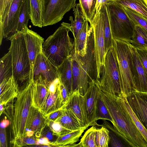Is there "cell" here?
Masks as SVG:
<instances>
[{
  "label": "cell",
  "instance_id": "cell-38",
  "mask_svg": "<svg viewBox=\"0 0 147 147\" xmlns=\"http://www.w3.org/2000/svg\"><path fill=\"white\" fill-rule=\"evenodd\" d=\"M99 119L108 120L112 123H113L110 115L100 96L98 99L97 116V120Z\"/></svg>",
  "mask_w": 147,
  "mask_h": 147
},
{
  "label": "cell",
  "instance_id": "cell-42",
  "mask_svg": "<svg viewBox=\"0 0 147 147\" xmlns=\"http://www.w3.org/2000/svg\"><path fill=\"white\" fill-rule=\"evenodd\" d=\"M58 137L54 134L53 132L47 124L42 129L39 138L44 137L47 138L53 146V144L56 141Z\"/></svg>",
  "mask_w": 147,
  "mask_h": 147
},
{
  "label": "cell",
  "instance_id": "cell-8",
  "mask_svg": "<svg viewBox=\"0 0 147 147\" xmlns=\"http://www.w3.org/2000/svg\"><path fill=\"white\" fill-rule=\"evenodd\" d=\"M99 84L101 90L108 92L116 94L121 92L120 73L113 47L106 54L104 64L101 70Z\"/></svg>",
  "mask_w": 147,
  "mask_h": 147
},
{
  "label": "cell",
  "instance_id": "cell-41",
  "mask_svg": "<svg viewBox=\"0 0 147 147\" xmlns=\"http://www.w3.org/2000/svg\"><path fill=\"white\" fill-rule=\"evenodd\" d=\"M13 0H0V24L7 15Z\"/></svg>",
  "mask_w": 147,
  "mask_h": 147
},
{
  "label": "cell",
  "instance_id": "cell-2",
  "mask_svg": "<svg viewBox=\"0 0 147 147\" xmlns=\"http://www.w3.org/2000/svg\"><path fill=\"white\" fill-rule=\"evenodd\" d=\"M73 91L78 90L84 95L89 87V82L99 81L97 78L95 55L94 32L90 26L87 39L86 53L82 57L73 52L71 57Z\"/></svg>",
  "mask_w": 147,
  "mask_h": 147
},
{
  "label": "cell",
  "instance_id": "cell-31",
  "mask_svg": "<svg viewBox=\"0 0 147 147\" xmlns=\"http://www.w3.org/2000/svg\"><path fill=\"white\" fill-rule=\"evenodd\" d=\"M0 82L9 80L13 77V69L10 52L9 51L0 59Z\"/></svg>",
  "mask_w": 147,
  "mask_h": 147
},
{
  "label": "cell",
  "instance_id": "cell-25",
  "mask_svg": "<svg viewBox=\"0 0 147 147\" xmlns=\"http://www.w3.org/2000/svg\"><path fill=\"white\" fill-rule=\"evenodd\" d=\"M88 128L84 127L59 136L53 144V146L73 147L79 140L84 131Z\"/></svg>",
  "mask_w": 147,
  "mask_h": 147
},
{
  "label": "cell",
  "instance_id": "cell-22",
  "mask_svg": "<svg viewBox=\"0 0 147 147\" xmlns=\"http://www.w3.org/2000/svg\"><path fill=\"white\" fill-rule=\"evenodd\" d=\"M75 19L73 20V17L70 16L69 20L71 24L63 22L61 25L64 26L68 28L73 33L74 40H75L79 34L84 22L85 19L82 15L80 5L78 3H76L73 8Z\"/></svg>",
  "mask_w": 147,
  "mask_h": 147
},
{
  "label": "cell",
  "instance_id": "cell-5",
  "mask_svg": "<svg viewBox=\"0 0 147 147\" xmlns=\"http://www.w3.org/2000/svg\"><path fill=\"white\" fill-rule=\"evenodd\" d=\"M113 47L120 70L121 81V93L126 96L136 91L134 80L135 72L131 43L113 39Z\"/></svg>",
  "mask_w": 147,
  "mask_h": 147
},
{
  "label": "cell",
  "instance_id": "cell-39",
  "mask_svg": "<svg viewBox=\"0 0 147 147\" xmlns=\"http://www.w3.org/2000/svg\"><path fill=\"white\" fill-rule=\"evenodd\" d=\"M47 122V125L53 132L54 134L57 136L72 131L65 128L58 122L53 121Z\"/></svg>",
  "mask_w": 147,
  "mask_h": 147
},
{
  "label": "cell",
  "instance_id": "cell-50",
  "mask_svg": "<svg viewBox=\"0 0 147 147\" xmlns=\"http://www.w3.org/2000/svg\"><path fill=\"white\" fill-rule=\"evenodd\" d=\"M108 0V1H113V0Z\"/></svg>",
  "mask_w": 147,
  "mask_h": 147
},
{
  "label": "cell",
  "instance_id": "cell-51",
  "mask_svg": "<svg viewBox=\"0 0 147 147\" xmlns=\"http://www.w3.org/2000/svg\"><path fill=\"white\" fill-rule=\"evenodd\" d=\"M145 94H146L147 95V92H143Z\"/></svg>",
  "mask_w": 147,
  "mask_h": 147
},
{
  "label": "cell",
  "instance_id": "cell-9",
  "mask_svg": "<svg viewBox=\"0 0 147 147\" xmlns=\"http://www.w3.org/2000/svg\"><path fill=\"white\" fill-rule=\"evenodd\" d=\"M31 76L34 83L43 84L48 87L53 81L60 77L57 67L42 51L36 58Z\"/></svg>",
  "mask_w": 147,
  "mask_h": 147
},
{
  "label": "cell",
  "instance_id": "cell-33",
  "mask_svg": "<svg viewBox=\"0 0 147 147\" xmlns=\"http://www.w3.org/2000/svg\"><path fill=\"white\" fill-rule=\"evenodd\" d=\"M96 0H79V5L82 15L91 24L96 13Z\"/></svg>",
  "mask_w": 147,
  "mask_h": 147
},
{
  "label": "cell",
  "instance_id": "cell-4",
  "mask_svg": "<svg viewBox=\"0 0 147 147\" xmlns=\"http://www.w3.org/2000/svg\"><path fill=\"white\" fill-rule=\"evenodd\" d=\"M70 31L67 27L61 25L43 44L42 52L57 67L71 57L74 51V42L69 35Z\"/></svg>",
  "mask_w": 147,
  "mask_h": 147
},
{
  "label": "cell",
  "instance_id": "cell-12",
  "mask_svg": "<svg viewBox=\"0 0 147 147\" xmlns=\"http://www.w3.org/2000/svg\"><path fill=\"white\" fill-rule=\"evenodd\" d=\"M24 1L13 0L7 15L0 24L1 42L3 37L9 40L17 32L20 15Z\"/></svg>",
  "mask_w": 147,
  "mask_h": 147
},
{
  "label": "cell",
  "instance_id": "cell-6",
  "mask_svg": "<svg viewBox=\"0 0 147 147\" xmlns=\"http://www.w3.org/2000/svg\"><path fill=\"white\" fill-rule=\"evenodd\" d=\"M33 81L25 88L19 91L14 104L13 116L10 122L13 144L17 140L26 136V125L32 104V89Z\"/></svg>",
  "mask_w": 147,
  "mask_h": 147
},
{
  "label": "cell",
  "instance_id": "cell-19",
  "mask_svg": "<svg viewBox=\"0 0 147 147\" xmlns=\"http://www.w3.org/2000/svg\"><path fill=\"white\" fill-rule=\"evenodd\" d=\"M0 104L5 106L17 97L19 90L13 77L0 82Z\"/></svg>",
  "mask_w": 147,
  "mask_h": 147
},
{
  "label": "cell",
  "instance_id": "cell-23",
  "mask_svg": "<svg viewBox=\"0 0 147 147\" xmlns=\"http://www.w3.org/2000/svg\"><path fill=\"white\" fill-rule=\"evenodd\" d=\"M44 0H29L30 19L34 26H43Z\"/></svg>",
  "mask_w": 147,
  "mask_h": 147
},
{
  "label": "cell",
  "instance_id": "cell-7",
  "mask_svg": "<svg viewBox=\"0 0 147 147\" xmlns=\"http://www.w3.org/2000/svg\"><path fill=\"white\" fill-rule=\"evenodd\" d=\"M106 5L113 38L130 43L135 25L123 7L113 1H108Z\"/></svg>",
  "mask_w": 147,
  "mask_h": 147
},
{
  "label": "cell",
  "instance_id": "cell-30",
  "mask_svg": "<svg viewBox=\"0 0 147 147\" xmlns=\"http://www.w3.org/2000/svg\"><path fill=\"white\" fill-rule=\"evenodd\" d=\"M123 7L133 9L147 18V0H113Z\"/></svg>",
  "mask_w": 147,
  "mask_h": 147
},
{
  "label": "cell",
  "instance_id": "cell-40",
  "mask_svg": "<svg viewBox=\"0 0 147 147\" xmlns=\"http://www.w3.org/2000/svg\"><path fill=\"white\" fill-rule=\"evenodd\" d=\"M14 147H22L30 145H37L38 138L34 137L24 136L17 140L13 144Z\"/></svg>",
  "mask_w": 147,
  "mask_h": 147
},
{
  "label": "cell",
  "instance_id": "cell-37",
  "mask_svg": "<svg viewBox=\"0 0 147 147\" xmlns=\"http://www.w3.org/2000/svg\"><path fill=\"white\" fill-rule=\"evenodd\" d=\"M123 7L127 14L135 26H140L147 31V18L133 9L126 7Z\"/></svg>",
  "mask_w": 147,
  "mask_h": 147
},
{
  "label": "cell",
  "instance_id": "cell-26",
  "mask_svg": "<svg viewBox=\"0 0 147 147\" xmlns=\"http://www.w3.org/2000/svg\"><path fill=\"white\" fill-rule=\"evenodd\" d=\"M88 23L85 19L79 34L74 42L75 53L82 57L86 53L87 36L90 28Z\"/></svg>",
  "mask_w": 147,
  "mask_h": 147
},
{
  "label": "cell",
  "instance_id": "cell-20",
  "mask_svg": "<svg viewBox=\"0 0 147 147\" xmlns=\"http://www.w3.org/2000/svg\"><path fill=\"white\" fill-rule=\"evenodd\" d=\"M49 94L48 87L44 84L33 81L32 105L40 110L45 105Z\"/></svg>",
  "mask_w": 147,
  "mask_h": 147
},
{
  "label": "cell",
  "instance_id": "cell-28",
  "mask_svg": "<svg viewBox=\"0 0 147 147\" xmlns=\"http://www.w3.org/2000/svg\"><path fill=\"white\" fill-rule=\"evenodd\" d=\"M100 11L103 20L105 38V52L106 54L109 49L113 47V39L112 36L108 14L106 5L102 6Z\"/></svg>",
  "mask_w": 147,
  "mask_h": 147
},
{
  "label": "cell",
  "instance_id": "cell-14",
  "mask_svg": "<svg viewBox=\"0 0 147 147\" xmlns=\"http://www.w3.org/2000/svg\"><path fill=\"white\" fill-rule=\"evenodd\" d=\"M65 107L72 112L82 127H89L85 97L78 90L74 91L70 94Z\"/></svg>",
  "mask_w": 147,
  "mask_h": 147
},
{
  "label": "cell",
  "instance_id": "cell-13",
  "mask_svg": "<svg viewBox=\"0 0 147 147\" xmlns=\"http://www.w3.org/2000/svg\"><path fill=\"white\" fill-rule=\"evenodd\" d=\"M99 81L92 80L89 82L85 97L89 126H100L97 121L98 99L100 96Z\"/></svg>",
  "mask_w": 147,
  "mask_h": 147
},
{
  "label": "cell",
  "instance_id": "cell-48",
  "mask_svg": "<svg viewBox=\"0 0 147 147\" xmlns=\"http://www.w3.org/2000/svg\"><path fill=\"white\" fill-rule=\"evenodd\" d=\"M107 0H96V13L98 14L102 7L107 3Z\"/></svg>",
  "mask_w": 147,
  "mask_h": 147
},
{
  "label": "cell",
  "instance_id": "cell-1",
  "mask_svg": "<svg viewBox=\"0 0 147 147\" xmlns=\"http://www.w3.org/2000/svg\"><path fill=\"white\" fill-rule=\"evenodd\" d=\"M100 96L113 119L114 132L131 146L147 147L143 137L119 96L101 89Z\"/></svg>",
  "mask_w": 147,
  "mask_h": 147
},
{
  "label": "cell",
  "instance_id": "cell-29",
  "mask_svg": "<svg viewBox=\"0 0 147 147\" xmlns=\"http://www.w3.org/2000/svg\"><path fill=\"white\" fill-rule=\"evenodd\" d=\"M130 43L136 49H147V31L140 26L135 25Z\"/></svg>",
  "mask_w": 147,
  "mask_h": 147
},
{
  "label": "cell",
  "instance_id": "cell-27",
  "mask_svg": "<svg viewBox=\"0 0 147 147\" xmlns=\"http://www.w3.org/2000/svg\"><path fill=\"white\" fill-rule=\"evenodd\" d=\"M55 121L59 122L65 128L71 131L83 128L72 112L65 107L63 114Z\"/></svg>",
  "mask_w": 147,
  "mask_h": 147
},
{
  "label": "cell",
  "instance_id": "cell-24",
  "mask_svg": "<svg viewBox=\"0 0 147 147\" xmlns=\"http://www.w3.org/2000/svg\"><path fill=\"white\" fill-rule=\"evenodd\" d=\"M60 83L55 92L50 93L45 105L40 110L45 116L62 108H65L59 89Z\"/></svg>",
  "mask_w": 147,
  "mask_h": 147
},
{
  "label": "cell",
  "instance_id": "cell-34",
  "mask_svg": "<svg viewBox=\"0 0 147 147\" xmlns=\"http://www.w3.org/2000/svg\"><path fill=\"white\" fill-rule=\"evenodd\" d=\"M29 19V0H25L21 9L17 32H19L24 33L26 32L28 29V24Z\"/></svg>",
  "mask_w": 147,
  "mask_h": 147
},
{
  "label": "cell",
  "instance_id": "cell-36",
  "mask_svg": "<svg viewBox=\"0 0 147 147\" xmlns=\"http://www.w3.org/2000/svg\"><path fill=\"white\" fill-rule=\"evenodd\" d=\"M95 140L97 147H108L110 142L109 131L102 126L96 128L95 131Z\"/></svg>",
  "mask_w": 147,
  "mask_h": 147
},
{
  "label": "cell",
  "instance_id": "cell-49",
  "mask_svg": "<svg viewBox=\"0 0 147 147\" xmlns=\"http://www.w3.org/2000/svg\"><path fill=\"white\" fill-rule=\"evenodd\" d=\"M10 122L9 120L5 119H3L1 123V127L5 128L7 127L10 124Z\"/></svg>",
  "mask_w": 147,
  "mask_h": 147
},
{
  "label": "cell",
  "instance_id": "cell-46",
  "mask_svg": "<svg viewBox=\"0 0 147 147\" xmlns=\"http://www.w3.org/2000/svg\"><path fill=\"white\" fill-rule=\"evenodd\" d=\"M110 142L111 146L113 147H122L125 146L114 133L109 131Z\"/></svg>",
  "mask_w": 147,
  "mask_h": 147
},
{
  "label": "cell",
  "instance_id": "cell-16",
  "mask_svg": "<svg viewBox=\"0 0 147 147\" xmlns=\"http://www.w3.org/2000/svg\"><path fill=\"white\" fill-rule=\"evenodd\" d=\"M47 124V120L41 111L32 105L26 125V136L31 137L34 134L39 138L41 132Z\"/></svg>",
  "mask_w": 147,
  "mask_h": 147
},
{
  "label": "cell",
  "instance_id": "cell-18",
  "mask_svg": "<svg viewBox=\"0 0 147 147\" xmlns=\"http://www.w3.org/2000/svg\"><path fill=\"white\" fill-rule=\"evenodd\" d=\"M134 63L136 91L147 92V75L136 49L131 44Z\"/></svg>",
  "mask_w": 147,
  "mask_h": 147
},
{
  "label": "cell",
  "instance_id": "cell-3",
  "mask_svg": "<svg viewBox=\"0 0 147 147\" xmlns=\"http://www.w3.org/2000/svg\"><path fill=\"white\" fill-rule=\"evenodd\" d=\"M13 69V77L19 91L31 82V67L27 50L24 33L17 32L9 39Z\"/></svg>",
  "mask_w": 147,
  "mask_h": 147
},
{
  "label": "cell",
  "instance_id": "cell-17",
  "mask_svg": "<svg viewBox=\"0 0 147 147\" xmlns=\"http://www.w3.org/2000/svg\"><path fill=\"white\" fill-rule=\"evenodd\" d=\"M24 34L32 71L37 55L42 51L44 39L37 33L28 28Z\"/></svg>",
  "mask_w": 147,
  "mask_h": 147
},
{
  "label": "cell",
  "instance_id": "cell-35",
  "mask_svg": "<svg viewBox=\"0 0 147 147\" xmlns=\"http://www.w3.org/2000/svg\"><path fill=\"white\" fill-rule=\"evenodd\" d=\"M96 126H92L84 133L80 142L75 144L73 147H97L95 140Z\"/></svg>",
  "mask_w": 147,
  "mask_h": 147
},
{
  "label": "cell",
  "instance_id": "cell-47",
  "mask_svg": "<svg viewBox=\"0 0 147 147\" xmlns=\"http://www.w3.org/2000/svg\"><path fill=\"white\" fill-rule=\"evenodd\" d=\"M0 147L7 146L6 133L5 128L1 127L0 130Z\"/></svg>",
  "mask_w": 147,
  "mask_h": 147
},
{
  "label": "cell",
  "instance_id": "cell-10",
  "mask_svg": "<svg viewBox=\"0 0 147 147\" xmlns=\"http://www.w3.org/2000/svg\"><path fill=\"white\" fill-rule=\"evenodd\" d=\"M76 0H44L43 26L57 23L76 5Z\"/></svg>",
  "mask_w": 147,
  "mask_h": 147
},
{
  "label": "cell",
  "instance_id": "cell-43",
  "mask_svg": "<svg viewBox=\"0 0 147 147\" xmlns=\"http://www.w3.org/2000/svg\"><path fill=\"white\" fill-rule=\"evenodd\" d=\"M136 49L147 75V49Z\"/></svg>",
  "mask_w": 147,
  "mask_h": 147
},
{
  "label": "cell",
  "instance_id": "cell-15",
  "mask_svg": "<svg viewBox=\"0 0 147 147\" xmlns=\"http://www.w3.org/2000/svg\"><path fill=\"white\" fill-rule=\"evenodd\" d=\"M126 97L134 113L147 130V95L135 91Z\"/></svg>",
  "mask_w": 147,
  "mask_h": 147
},
{
  "label": "cell",
  "instance_id": "cell-45",
  "mask_svg": "<svg viewBox=\"0 0 147 147\" xmlns=\"http://www.w3.org/2000/svg\"><path fill=\"white\" fill-rule=\"evenodd\" d=\"M59 89L62 102L65 108V106L69 98V93L68 90L61 82L59 85Z\"/></svg>",
  "mask_w": 147,
  "mask_h": 147
},
{
  "label": "cell",
  "instance_id": "cell-32",
  "mask_svg": "<svg viewBox=\"0 0 147 147\" xmlns=\"http://www.w3.org/2000/svg\"><path fill=\"white\" fill-rule=\"evenodd\" d=\"M129 114L136 127L141 133L147 145V130L143 125L130 106L126 97L120 93L117 94Z\"/></svg>",
  "mask_w": 147,
  "mask_h": 147
},
{
  "label": "cell",
  "instance_id": "cell-21",
  "mask_svg": "<svg viewBox=\"0 0 147 147\" xmlns=\"http://www.w3.org/2000/svg\"><path fill=\"white\" fill-rule=\"evenodd\" d=\"M71 57L67 58L57 67L61 82L68 90L70 95L73 91Z\"/></svg>",
  "mask_w": 147,
  "mask_h": 147
},
{
  "label": "cell",
  "instance_id": "cell-44",
  "mask_svg": "<svg viewBox=\"0 0 147 147\" xmlns=\"http://www.w3.org/2000/svg\"><path fill=\"white\" fill-rule=\"evenodd\" d=\"M65 108H62L55 111L46 115L45 116L47 121H55L58 118L61 117L64 114Z\"/></svg>",
  "mask_w": 147,
  "mask_h": 147
},
{
  "label": "cell",
  "instance_id": "cell-11",
  "mask_svg": "<svg viewBox=\"0 0 147 147\" xmlns=\"http://www.w3.org/2000/svg\"><path fill=\"white\" fill-rule=\"evenodd\" d=\"M90 25L92 26L93 30L97 78L99 81L101 69L104 64L106 55L103 23L100 11L98 14L95 13L92 24Z\"/></svg>",
  "mask_w": 147,
  "mask_h": 147
}]
</instances>
